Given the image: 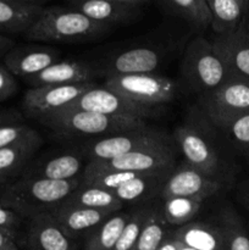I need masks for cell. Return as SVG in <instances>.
<instances>
[{
    "label": "cell",
    "mask_w": 249,
    "mask_h": 250,
    "mask_svg": "<svg viewBox=\"0 0 249 250\" xmlns=\"http://www.w3.org/2000/svg\"><path fill=\"white\" fill-rule=\"evenodd\" d=\"M171 146L165 133L154 129L142 128L124 133L112 134L84 146V153L90 161H106L120 158L133 151Z\"/></svg>",
    "instance_id": "obj_7"
},
{
    "label": "cell",
    "mask_w": 249,
    "mask_h": 250,
    "mask_svg": "<svg viewBox=\"0 0 249 250\" xmlns=\"http://www.w3.org/2000/svg\"><path fill=\"white\" fill-rule=\"evenodd\" d=\"M158 5L164 14L183 20L200 31H205L211 24L208 0H165Z\"/></svg>",
    "instance_id": "obj_26"
},
{
    "label": "cell",
    "mask_w": 249,
    "mask_h": 250,
    "mask_svg": "<svg viewBox=\"0 0 249 250\" xmlns=\"http://www.w3.org/2000/svg\"><path fill=\"white\" fill-rule=\"evenodd\" d=\"M82 183V178L51 181L22 176L2 188L0 203L17 215L33 219L61 204Z\"/></svg>",
    "instance_id": "obj_2"
},
{
    "label": "cell",
    "mask_w": 249,
    "mask_h": 250,
    "mask_svg": "<svg viewBox=\"0 0 249 250\" xmlns=\"http://www.w3.org/2000/svg\"><path fill=\"white\" fill-rule=\"evenodd\" d=\"M45 127L63 136H112L145 128V120L107 116L97 112L68 110L58 111L39 120Z\"/></svg>",
    "instance_id": "obj_4"
},
{
    "label": "cell",
    "mask_w": 249,
    "mask_h": 250,
    "mask_svg": "<svg viewBox=\"0 0 249 250\" xmlns=\"http://www.w3.org/2000/svg\"><path fill=\"white\" fill-rule=\"evenodd\" d=\"M175 50V44L145 43L134 44L124 49L111 51L99 61L104 77L134 73H154L164 63L171 51Z\"/></svg>",
    "instance_id": "obj_6"
},
{
    "label": "cell",
    "mask_w": 249,
    "mask_h": 250,
    "mask_svg": "<svg viewBox=\"0 0 249 250\" xmlns=\"http://www.w3.org/2000/svg\"><path fill=\"white\" fill-rule=\"evenodd\" d=\"M129 216L131 212H115L98 229L90 232L84 250H114Z\"/></svg>",
    "instance_id": "obj_28"
},
{
    "label": "cell",
    "mask_w": 249,
    "mask_h": 250,
    "mask_svg": "<svg viewBox=\"0 0 249 250\" xmlns=\"http://www.w3.org/2000/svg\"><path fill=\"white\" fill-rule=\"evenodd\" d=\"M200 105L215 125L249 112V81L229 78L214 92L200 95Z\"/></svg>",
    "instance_id": "obj_11"
},
{
    "label": "cell",
    "mask_w": 249,
    "mask_h": 250,
    "mask_svg": "<svg viewBox=\"0 0 249 250\" xmlns=\"http://www.w3.org/2000/svg\"><path fill=\"white\" fill-rule=\"evenodd\" d=\"M95 87V83L70 85H45L27 90L22 99L24 112L32 119L42 120L55 114L75 102L83 93Z\"/></svg>",
    "instance_id": "obj_12"
},
{
    "label": "cell",
    "mask_w": 249,
    "mask_h": 250,
    "mask_svg": "<svg viewBox=\"0 0 249 250\" xmlns=\"http://www.w3.org/2000/svg\"><path fill=\"white\" fill-rule=\"evenodd\" d=\"M33 132L34 129L21 121L19 114L0 111V149L22 141Z\"/></svg>",
    "instance_id": "obj_31"
},
{
    "label": "cell",
    "mask_w": 249,
    "mask_h": 250,
    "mask_svg": "<svg viewBox=\"0 0 249 250\" xmlns=\"http://www.w3.org/2000/svg\"><path fill=\"white\" fill-rule=\"evenodd\" d=\"M0 250H19L15 243V236L0 229Z\"/></svg>",
    "instance_id": "obj_37"
},
{
    "label": "cell",
    "mask_w": 249,
    "mask_h": 250,
    "mask_svg": "<svg viewBox=\"0 0 249 250\" xmlns=\"http://www.w3.org/2000/svg\"><path fill=\"white\" fill-rule=\"evenodd\" d=\"M211 12V29L216 37L233 34L241 28L249 10L247 0H208Z\"/></svg>",
    "instance_id": "obj_22"
},
{
    "label": "cell",
    "mask_w": 249,
    "mask_h": 250,
    "mask_svg": "<svg viewBox=\"0 0 249 250\" xmlns=\"http://www.w3.org/2000/svg\"><path fill=\"white\" fill-rule=\"evenodd\" d=\"M27 244L31 250H76L72 238L61 229L50 212L37 215L31 219Z\"/></svg>",
    "instance_id": "obj_18"
},
{
    "label": "cell",
    "mask_w": 249,
    "mask_h": 250,
    "mask_svg": "<svg viewBox=\"0 0 249 250\" xmlns=\"http://www.w3.org/2000/svg\"><path fill=\"white\" fill-rule=\"evenodd\" d=\"M173 138L186 158V164L210 177L217 172L220 167L219 156L207 138L197 129L181 126L175 131Z\"/></svg>",
    "instance_id": "obj_16"
},
{
    "label": "cell",
    "mask_w": 249,
    "mask_h": 250,
    "mask_svg": "<svg viewBox=\"0 0 249 250\" xmlns=\"http://www.w3.org/2000/svg\"><path fill=\"white\" fill-rule=\"evenodd\" d=\"M44 9L39 0H0V34H24Z\"/></svg>",
    "instance_id": "obj_19"
},
{
    "label": "cell",
    "mask_w": 249,
    "mask_h": 250,
    "mask_svg": "<svg viewBox=\"0 0 249 250\" xmlns=\"http://www.w3.org/2000/svg\"><path fill=\"white\" fill-rule=\"evenodd\" d=\"M241 28L243 29V31L246 32V33L248 34V36H249V10H248V12H247L246 17H244L243 22H242Z\"/></svg>",
    "instance_id": "obj_40"
},
{
    "label": "cell",
    "mask_w": 249,
    "mask_h": 250,
    "mask_svg": "<svg viewBox=\"0 0 249 250\" xmlns=\"http://www.w3.org/2000/svg\"><path fill=\"white\" fill-rule=\"evenodd\" d=\"M163 215L166 224L171 226H183L189 224L199 212L204 200L199 198L176 197L164 200Z\"/></svg>",
    "instance_id": "obj_29"
},
{
    "label": "cell",
    "mask_w": 249,
    "mask_h": 250,
    "mask_svg": "<svg viewBox=\"0 0 249 250\" xmlns=\"http://www.w3.org/2000/svg\"><path fill=\"white\" fill-rule=\"evenodd\" d=\"M156 250H178V246H177V241L173 238V236H166V238L164 239L163 243L160 244Z\"/></svg>",
    "instance_id": "obj_39"
},
{
    "label": "cell",
    "mask_w": 249,
    "mask_h": 250,
    "mask_svg": "<svg viewBox=\"0 0 249 250\" xmlns=\"http://www.w3.org/2000/svg\"><path fill=\"white\" fill-rule=\"evenodd\" d=\"M166 225L167 224L164 219L163 210L150 208L134 250L158 249L166 238Z\"/></svg>",
    "instance_id": "obj_30"
},
{
    "label": "cell",
    "mask_w": 249,
    "mask_h": 250,
    "mask_svg": "<svg viewBox=\"0 0 249 250\" xmlns=\"http://www.w3.org/2000/svg\"><path fill=\"white\" fill-rule=\"evenodd\" d=\"M105 88L144 106L171 103L181 89L180 83L167 76L158 73H134L107 77Z\"/></svg>",
    "instance_id": "obj_5"
},
{
    "label": "cell",
    "mask_w": 249,
    "mask_h": 250,
    "mask_svg": "<svg viewBox=\"0 0 249 250\" xmlns=\"http://www.w3.org/2000/svg\"><path fill=\"white\" fill-rule=\"evenodd\" d=\"M175 165V151L172 146L133 151L120 158L106 161H89L82 176L103 172H160L170 171Z\"/></svg>",
    "instance_id": "obj_8"
},
{
    "label": "cell",
    "mask_w": 249,
    "mask_h": 250,
    "mask_svg": "<svg viewBox=\"0 0 249 250\" xmlns=\"http://www.w3.org/2000/svg\"><path fill=\"white\" fill-rule=\"evenodd\" d=\"M43 141L37 131L22 141L0 149V181L9 180L24 171Z\"/></svg>",
    "instance_id": "obj_21"
},
{
    "label": "cell",
    "mask_w": 249,
    "mask_h": 250,
    "mask_svg": "<svg viewBox=\"0 0 249 250\" xmlns=\"http://www.w3.org/2000/svg\"><path fill=\"white\" fill-rule=\"evenodd\" d=\"M67 6L89 19L115 28L139 21L150 1L148 0H70Z\"/></svg>",
    "instance_id": "obj_10"
},
{
    "label": "cell",
    "mask_w": 249,
    "mask_h": 250,
    "mask_svg": "<svg viewBox=\"0 0 249 250\" xmlns=\"http://www.w3.org/2000/svg\"><path fill=\"white\" fill-rule=\"evenodd\" d=\"M49 212L55 217L63 232L72 239L84 232L94 231L103 222L106 221L115 214V212L105 211V210L66 207L62 204Z\"/></svg>",
    "instance_id": "obj_20"
},
{
    "label": "cell",
    "mask_w": 249,
    "mask_h": 250,
    "mask_svg": "<svg viewBox=\"0 0 249 250\" xmlns=\"http://www.w3.org/2000/svg\"><path fill=\"white\" fill-rule=\"evenodd\" d=\"M63 110L65 111L82 110V111L97 112L107 116L132 117V119L141 120H146L155 115V107L137 104L105 87H94L87 90Z\"/></svg>",
    "instance_id": "obj_9"
},
{
    "label": "cell",
    "mask_w": 249,
    "mask_h": 250,
    "mask_svg": "<svg viewBox=\"0 0 249 250\" xmlns=\"http://www.w3.org/2000/svg\"><path fill=\"white\" fill-rule=\"evenodd\" d=\"M149 209L150 208H139L136 211L131 212L128 222L124 226L114 250H134L141 236L142 229L148 217Z\"/></svg>",
    "instance_id": "obj_32"
},
{
    "label": "cell",
    "mask_w": 249,
    "mask_h": 250,
    "mask_svg": "<svg viewBox=\"0 0 249 250\" xmlns=\"http://www.w3.org/2000/svg\"><path fill=\"white\" fill-rule=\"evenodd\" d=\"M17 83L14 76L6 70V67L0 65V102L9 99L16 93Z\"/></svg>",
    "instance_id": "obj_35"
},
{
    "label": "cell",
    "mask_w": 249,
    "mask_h": 250,
    "mask_svg": "<svg viewBox=\"0 0 249 250\" xmlns=\"http://www.w3.org/2000/svg\"><path fill=\"white\" fill-rule=\"evenodd\" d=\"M171 173L172 170L141 173L136 178L112 190V193L122 203H133L159 195L161 187Z\"/></svg>",
    "instance_id": "obj_25"
},
{
    "label": "cell",
    "mask_w": 249,
    "mask_h": 250,
    "mask_svg": "<svg viewBox=\"0 0 249 250\" xmlns=\"http://www.w3.org/2000/svg\"><path fill=\"white\" fill-rule=\"evenodd\" d=\"M21 224V216L0 203V229L15 236V231Z\"/></svg>",
    "instance_id": "obj_36"
},
{
    "label": "cell",
    "mask_w": 249,
    "mask_h": 250,
    "mask_svg": "<svg viewBox=\"0 0 249 250\" xmlns=\"http://www.w3.org/2000/svg\"><path fill=\"white\" fill-rule=\"evenodd\" d=\"M221 229L226 241L227 250H249L248 233L236 217L231 214L226 215Z\"/></svg>",
    "instance_id": "obj_33"
},
{
    "label": "cell",
    "mask_w": 249,
    "mask_h": 250,
    "mask_svg": "<svg viewBox=\"0 0 249 250\" xmlns=\"http://www.w3.org/2000/svg\"><path fill=\"white\" fill-rule=\"evenodd\" d=\"M181 76L186 85L200 95L214 92L231 78L212 43L204 37H195L187 44L181 62Z\"/></svg>",
    "instance_id": "obj_3"
},
{
    "label": "cell",
    "mask_w": 249,
    "mask_h": 250,
    "mask_svg": "<svg viewBox=\"0 0 249 250\" xmlns=\"http://www.w3.org/2000/svg\"><path fill=\"white\" fill-rule=\"evenodd\" d=\"M221 187L222 185L219 181L185 164L168 176L159 195L164 200L176 197L199 198L205 200L219 192Z\"/></svg>",
    "instance_id": "obj_14"
},
{
    "label": "cell",
    "mask_w": 249,
    "mask_h": 250,
    "mask_svg": "<svg viewBox=\"0 0 249 250\" xmlns=\"http://www.w3.org/2000/svg\"><path fill=\"white\" fill-rule=\"evenodd\" d=\"M66 207L84 208V209L105 210L110 212H119L124 203L116 198L111 190L90 187L81 183L77 189L73 190L62 203Z\"/></svg>",
    "instance_id": "obj_27"
},
{
    "label": "cell",
    "mask_w": 249,
    "mask_h": 250,
    "mask_svg": "<svg viewBox=\"0 0 249 250\" xmlns=\"http://www.w3.org/2000/svg\"><path fill=\"white\" fill-rule=\"evenodd\" d=\"M173 238L194 250H227L222 229L203 222H189L178 227Z\"/></svg>",
    "instance_id": "obj_24"
},
{
    "label": "cell",
    "mask_w": 249,
    "mask_h": 250,
    "mask_svg": "<svg viewBox=\"0 0 249 250\" xmlns=\"http://www.w3.org/2000/svg\"><path fill=\"white\" fill-rule=\"evenodd\" d=\"M60 55V51L53 46L38 44L19 45L14 46L4 56V66L12 76L28 80L58 62Z\"/></svg>",
    "instance_id": "obj_15"
},
{
    "label": "cell",
    "mask_w": 249,
    "mask_h": 250,
    "mask_svg": "<svg viewBox=\"0 0 249 250\" xmlns=\"http://www.w3.org/2000/svg\"><path fill=\"white\" fill-rule=\"evenodd\" d=\"M82 168V160L75 154H60L48 160L28 165L23 171L24 177L44 178L51 181H68L77 178Z\"/></svg>",
    "instance_id": "obj_23"
},
{
    "label": "cell",
    "mask_w": 249,
    "mask_h": 250,
    "mask_svg": "<svg viewBox=\"0 0 249 250\" xmlns=\"http://www.w3.org/2000/svg\"><path fill=\"white\" fill-rule=\"evenodd\" d=\"M212 46L228 70L231 78L249 81V36L239 28L236 33L215 37Z\"/></svg>",
    "instance_id": "obj_17"
},
{
    "label": "cell",
    "mask_w": 249,
    "mask_h": 250,
    "mask_svg": "<svg viewBox=\"0 0 249 250\" xmlns=\"http://www.w3.org/2000/svg\"><path fill=\"white\" fill-rule=\"evenodd\" d=\"M241 144H249V112L238 115L216 125Z\"/></svg>",
    "instance_id": "obj_34"
},
{
    "label": "cell",
    "mask_w": 249,
    "mask_h": 250,
    "mask_svg": "<svg viewBox=\"0 0 249 250\" xmlns=\"http://www.w3.org/2000/svg\"><path fill=\"white\" fill-rule=\"evenodd\" d=\"M112 29L67 5H53L45 6L23 36L28 41L44 43H85L107 36Z\"/></svg>",
    "instance_id": "obj_1"
},
{
    "label": "cell",
    "mask_w": 249,
    "mask_h": 250,
    "mask_svg": "<svg viewBox=\"0 0 249 250\" xmlns=\"http://www.w3.org/2000/svg\"><path fill=\"white\" fill-rule=\"evenodd\" d=\"M177 246H178V250H194V249H190V248H188V247H186L185 244L180 243V242H178V241H177Z\"/></svg>",
    "instance_id": "obj_41"
},
{
    "label": "cell",
    "mask_w": 249,
    "mask_h": 250,
    "mask_svg": "<svg viewBox=\"0 0 249 250\" xmlns=\"http://www.w3.org/2000/svg\"><path fill=\"white\" fill-rule=\"evenodd\" d=\"M104 77L99 61L85 59H67L59 60L38 73L26 80L32 88L45 85H70L94 83V80Z\"/></svg>",
    "instance_id": "obj_13"
},
{
    "label": "cell",
    "mask_w": 249,
    "mask_h": 250,
    "mask_svg": "<svg viewBox=\"0 0 249 250\" xmlns=\"http://www.w3.org/2000/svg\"><path fill=\"white\" fill-rule=\"evenodd\" d=\"M15 46V42L7 36L0 34V58L5 56Z\"/></svg>",
    "instance_id": "obj_38"
}]
</instances>
